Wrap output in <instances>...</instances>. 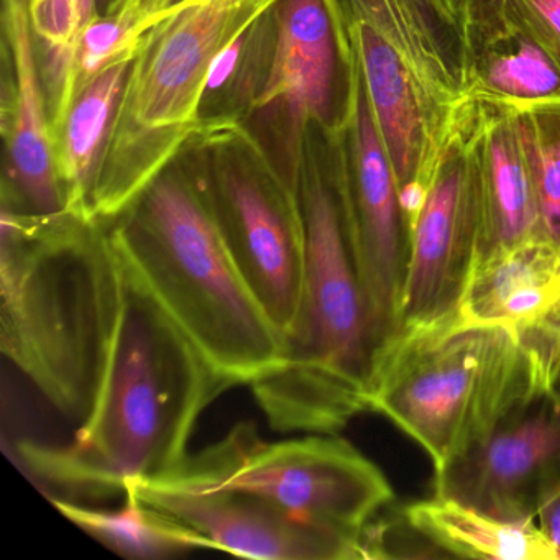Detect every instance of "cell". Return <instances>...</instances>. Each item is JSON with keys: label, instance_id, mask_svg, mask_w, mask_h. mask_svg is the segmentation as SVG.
I'll return each mask as SVG.
<instances>
[{"label": "cell", "instance_id": "4316f807", "mask_svg": "<svg viewBox=\"0 0 560 560\" xmlns=\"http://www.w3.org/2000/svg\"><path fill=\"white\" fill-rule=\"evenodd\" d=\"M421 2L431 14L441 19V22L451 25V27H458V11L448 0H421Z\"/></svg>", "mask_w": 560, "mask_h": 560}, {"label": "cell", "instance_id": "7402d4cb", "mask_svg": "<svg viewBox=\"0 0 560 560\" xmlns=\"http://www.w3.org/2000/svg\"><path fill=\"white\" fill-rule=\"evenodd\" d=\"M28 4L37 47L45 54L42 74L55 142L77 97L81 42L101 14L97 0H31Z\"/></svg>", "mask_w": 560, "mask_h": 560}, {"label": "cell", "instance_id": "484cf974", "mask_svg": "<svg viewBox=\"0 0 560 560\" xmlns=\"http://www.w3.org/2000/svg\"><path fill=\"white\" fill-rule=\"evenodd\" d=\"M537 517L540 520L539 529L542 530L544 536L556 550L557 559L560 560V493L540 508Z\"/></svg>", "mask_w": 560, "mask_h": 560}, {"label": "cell", "instance_id": "277c9868", "mask_svg": "<svg viewBox=\"0 0 560 560\" xmlns=\"http://www.w3.org/2000/svg\"><path fill=\"white\" fill-rule=\"evenodd\" d=\"M300 202L306 241L300 310L280 362L250 386L277 431L337 434L369 411L378 346L340 168L304 155Z\"/></svg>", "mask_w": 560, "mask_h": 560}, {"label": "cell", "instance_id": "6da1fadb", "mask_svg": "<svg viewBox=\"0 0 560 560\" xmlns=\"http://www.w3.org/2000/svg\"><path fill=\"white\" fill-rule=\"evenodd\" d=\"M124 265V264H122ZM228 383L124 265L119 326L100 395L68 445L24 441L25 468L58 497L106 500L172 477L199 415Z\"/></svg>", "mask_w": 560, "mask_h": 560}, {"label": "cell", "instance_id": "8fae6325", "mask_svg": "<svg viewBox=\"0 0 560 560\" xmlns=\"http://www.w3.org/2000/svg\"><path fill=\"white\" fill-rule=\"evenodd\" d=\"M434 493L506 523L533 521L560 493V382L517 399L435 468Z\"/></svg>", "mask_w": 560, "mask_h": 560}, {"label": "cell", "instance_id": "5b68a950", "mask_svg": "<svg viewBox=\"0 0 560 560\" xmlns=\"http://www.w3.org/2000/svg\"><path fill=\"white\" fill-rule=\"evenodd\" d=\"M280 0H185L137 45L91 214L116 218L201 133L212 70Z\"/></svg>", "mask_w": 560, "mask_h": 560}, {"label": "cell", "instance_id": "cb8c5ba5", "mask_svg": "<svg viewBox=\"0 0 560 560\" xmlns=\"http://www.w3.org/2000/svg\"><path fill=\"white\" fill-rule=\"evenodd\" d=\"M501 11L524 28L560 70V0H497Z\"/></svg>", "mask_w": 560, "mask_h": 560}, {"label": "cell", "instance_id": "ffe728a7", "mask_svg": "<svg viewBox=\"0 0 560 560\" xmlns=\"http://www.w3.org/2000/svg\"><path fill=\"white\" fill-rule=\"evenodd\" d=\"M409 523L447 557L458 559L559 560L533 521L506 523L434 497L405 508Z\"/></svg>", "mask_w": 560, "mask_h": 560}, {"label": "cell", "instance_id": "d6986e66", "mask_svg": "<svg viewBox=\"0 0 560 560\" xmlns=\"http://www.w3.org/2000/svg\"><path fill=\"white\" fill-rule=\"evenodd\" d=\"M132 60L133 57L119 58L88 81L78 91L67 119L55 137V170L67 212L93 215L94 188Z\"/></svg>", "mask_w": 560, "mask_h": 560}, {"label": "cell", "instance_id": "4fadbf2b", "mask_svg": "<svg viewBox=\"0 0 560 560\" xmlns=\"http://www.w3.org/2000/svg\"><path fill=\"white\" fill-rule=\"evenodd\" d=\"M273 24L267 74L250 100V113L287 116L288 175L300 191L301 142L310 126L332 129L339 65L352 63L353 47L340 0H280Z\"/></svg>", "mask_w": 560, "mask_h": 560}, {"label": "cell", "instance_id": "e0dca14e", "mask_svg": "<svg viewBox=\"0 0 560 560\" xmlns=\"http://www.w3.org/2000/svg\"><path fill=\"white\" fill-rule=\"evenodd\" d=\"M458 34L464 97L513 107L560 101L559 68L497 0H460Z\"/></svg>", "mask_w": 560, "mask_h": 560}, {"label": "cell", "instance_id": "f1b7e54d", "mask_svg": "<svg viewBox=\"0 0 560 560\" xmlns=\"http://www.w3.org/2000/svg\"><path fill=\"white\" fill-rule=\"evenodd\" d=\"M448 2H451V4L454 5V8L458 11L457 4H455V0H448ZM458 14H460V11H458Z\"/></svg>", "mask_w": 560, "mask_h": 560}, {"label": "cell", "instance_id": "83f0119b", "mask_svg": "<svg viewBox=\"0 0 560 560\" xmlns=\"http://www.w3.org/2000/svg\"><path fill=\"white\" fill-rule=\"evenodd\" d=\"M114 2H116V0H97V9H100L101 18L109 12V9L113 8Z\"/></svg>", "mask_w": 560, "mask_h": 560}, {"label": "cell", "instance_id": "52a82bcc", "mask_svg": "<svg viewBox=\"0 0 560 560\" xmlns=\"http://www.w3.org/2000/svg\"><path fill=\"white\" fill-rule=\"evenodd\" d=\"M343 11L408 228L464 101L457 70L421 0H346Z\"/></svg>", "mask_w": 560, "mask_h": 560}, {"label": "cell", "instance_id": "44dd1931", "mask_svg": "<svg viewBox=\"0 0 560 560\" xmlns=\"http://www.w3.org/2000/svg\"><path fill=\"white\" fill-rule=\"evenodd\" d=\"M51 504L74 526L126 559L156 560L196 549H209L205 537L170 514L126 493V503L116 511L84 506L65 497Z\"/></svg>", "mask_w": 560, "mask_h": 560}, {"label": "cell", "instance_id": "30bf717a", "mask_svg": "<svg viewBox=\"0 0 560 560\" xmlns=\"http://www.w3.org/2000/svg\"><path fill=\"white\" fill-rule=\"evenodd\" d=\"M209 186L232 258L284 340L303 293L306 241L300 195L277 170L244 155L219 156Z\"/></svg>", "mask_w": 560, "mask_h": 560}, {"label": "cell", "instance_id": "5bb4252c", "mask_svg": "<svg viewBox=\"0 0 560 560\" xmlns=\"http://www.w3.org/2000/svg\"><path fill=\"white\" fill-rule=\"evenodd\" d=\"M127 491L191 527L209 549L260 560L362 559V530L301 516L247 491L192 490L170 480L132 483Z\"/></svg>", "mask_w": 560, "mask_h": 560}, {"label": "cell", "instance_id": "2e32d148", "mask_svg": "<svg viewBox=\"0 0 560 560\" xmlns=\"http://www.w3.org/2000/svg\"><path fill=\"white\" fill-rule=\"evenodd\" d=\"M31 0H2V40L11 63L4 93L8 175L2 211L24 215L67 212L55 170L47 94L31 19Z\"/></svg>", "mask_w": 560, "mask_h": 560}, {"label": "cell", "instance_id": "603a6c76", "mask_svg": "<svg viewBox=\"0 0 560 560\" xmlns=\"http://www.w3.org/2000/svg\"><path fill=\"white\" fill-rule=\"evenodd\" d=\"M516 120L536 186L542 235L560 248V101L516 107Z\"/></svg>", "mask_w": 560, "mask_h": 560}, {"label": "cell", "instance_id": "9a60e30c", "mask_svg": "<svg viewBox=\"0 0 560 560\" xmlns=\"http://www.w3.org/2000/svg\"><path fill=\"white\" fill-rule=\"evenodd\" d=\"M458 320L510 330L539 385H556L560 382V248L536 237L478 260Z\"/></svg>", "mask_w": 560, "mask_h": 560}, {"label": "cell", "instance_id": "9c48e42d", "mask_svg": "<svg viewBox=\"0 0 560 560\" xmlns=\"http://www.w3.org/2000/svg\"><path fill=\"white\" fill-rule=\"evenodd\" d=\"M480 222L474 104L464 97L408 229L398 336L457 323L477 265Z\"/></svg>", "mask_w": 560, "mask_h": 560}, {"label": "cell", "instance_id": "8992f818", "mask_svg": "<svg viewBox=\"0 0 560 560\" xmlns=\"http://www.w3.org/2000/svg\"><path fill=\"white\" fill-rule=\"evenodd\" d=\"M534 389L546 388L510 330L457 320L389 343L373 375L369 411L415 439L439 468Z\"/></svg>", "mask_w": 560, "mask_h": 560}, {"label": "cell", "instance_id": "d4e9b609", "mask_svg": "<svg viewBox=\"0 0 560 560\" xmlns=\"http://www.w3.org/2000/svg\"><path fill=\"white\" fill-rule=\"evenodd\" d=\"M183 2L185 0H116L103 18H109L117 25L127 50L136 54L140 38Z\"/></svg>", "mask_w": 560, "mask_h": 560}, {"label": "cell", "instance_id": "ac0fdd59", "mask_svg": "<svg viewBox=\"0 0 560 560\" xmlns=\"http://www.w3.org/2000/svg\"><path fill=\"white\" fill-rule=\"evenodd\" d=\"M470 101L480 179L478 261L544 235L536 186L517 129L516 107Z\"/></svg>", "mask_w": 560, "mask_h": 560}, {"label": "cell", "instance_id": "7a4b0ae2", "mask_svg": "<svg viewBox=\"0 0 560 560\" xmlns=\"http://www.w3.org/2000/svg\"><path fill=\"white\" fill-rule=\"evenodd\" d=\"M122 287L104 219L2 211L0 349L68 421L81 424L93 411Z\"/></svg>", "mask_w": 560, "mask_h": 560}, {"label": "cell", "instance_id": "ba28073f", "mask_svg": "<svg viewBox=\"0 0 560 560\" xmlns=\"http://www.w3.org/2000/svg\"><path fill=\"white\" fill-rule=\"evenodd\" d=\"M163 480L192 490L247 491L357 533L393 500L382 470L346 439L311 434L270 444L248 421Z\"/></svg>", "mask_w": 560, "mask_h": 560}, {"label": "cell", "instance_id": "7c38bea8", "mask_svg": "<svg viewBox=\"0 0 560 560\" xmlns=\"http://www.w3.org/2000/svg\"><path fill=\"white\" fill-rule=\"evenodd\" d=\"M343 130L349 133L350 153L349 163L340 166V172L380 362L398 336L409 238L398 179L357 57Z\"/></svg>", "mask_w": 560, "mask_h": 560}, {"label": "cell", "instance_id": "3957f363", "mask_svg": "<svg viewBox=\"0 0 560 560\" xmlns=\"http://www.w3.org/2000/svg\"><path fill=\"white\" fill-rule=\"evenodd\" d=\"M107 225L122 264L229 388L280 362L283 336L232 258L209 176L176 162Z\"/></svg>", "mask_w": 560, "mask_h": 560}]
</instances>
